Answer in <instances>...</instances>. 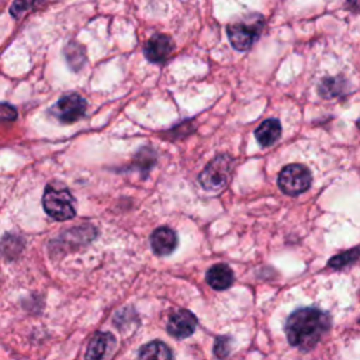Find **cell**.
<instances>
[{
  "label": "cell",
  "mask_w": 360,
  "mask_h": 360,
  "mask_svg": "<svg viewBox=\"0 0 360 360\" xmlns=\"http://www.w3.org/2000/svg\"><path fill=\"white\" fill-rule=\"evenodd\" d=\"M330 328L329 314L318 308H300L285 322V335L291 346L312 349Z\"/></svg>",
  "instance_id": "cell-1"
},
{
  "label": "cell",
  "mask_w": 360,
  "mask_h": 360,
  "mask_svg": "<svg viewBox=\"0 0 360 360\" xmlns=\"http://www.w3.org/2000/svg\"><path fill=\"white\" fill-rule=\"evenodd\" d=\"M264 20L262 15H248L228 24L226 32L232 46L238 51L249 49L260 37Z\"/></svg>",
  "instance_id": "cell-2"
},
{
  "label": "cell",
  "mask_w": 360,
  "mask_h": 360,
  "mask_svg": "<svg viewBox=\"0 0 360 360\" xmlns=\"http://www.w3.org/2000/svg\"><path fill=\"white\" fill-rule=\"evenodd\" d=\"M42 207L45 212L58 221H66L76 215L75 200L66 188L48 186L44 191Z\"/></svg>",
  "instance_id": "cell-3"
},
{
  "label": "cell",
  "mask_w": 360,
  "mask_h": 360,
  "mask_svg": "<svg viewBox=\"0 0 360 360\" xmlns=\"http://www.w3.org/2000/svg\"><path fill=\"white\" fill-rule=\"evenodd\" d=\"M311 172L300 163H292L283 167L277 179L280 190L288 195H297L307 191L311 186Z\"/></svg>",
  "instance_id": "cell-4"
},
{
  "label": "cell",
  "mask_w": 360,
  "mask_h": 360,
  "mask_svg": "<svg viewBox=\"0 0 360 360\" xmlns=\"http://www.w3.org/2000/svg\"><path fill=\"white\" fill-rule=\"evenodd\" d=\"M231 166H232V159L229 156L219 155L214 158L205 166V169L200 173L198 176L200 184L208 191L221 190L228 181Z\"/></svg>",
  "instance_id": "cell-5"
},
{
  "label": "cell",
  "mask_w": 360,
  "mask_h": 360,
  "mask_svg": "<svg viewBox=\"0 0 360 360\" xmlns=\"http://www.w3.org/2000/svg\"><path fill=\"white\" fill-rule=\"evenodd\" d=\"M87 103L77 93L62 96L52 108V114L63 124H72L80 120L86 112Z\"/></svg>",
  "instance_id": "cell-6"
},
{
  "label": "cell",
  "mask_w": 360,
  "mask_h": 360,
  "mask_svg": "<svg viewBox=\"0 0 360 360\" xmlns=\"http://www.w3.org/2000/svg\"><path fill=\"white\" fill-rule=\"evenodd\" d=\"M174 51L173 39L166 34H155L145 42V56L152 63H163Z\"/></svg>",
  "instance_id": "cell-7"
},
{
  "label": "cell",
  "mask_w": 360,
  "mask_h": 360,
  "mask_svg": "<svg viewBox=\"0 0 360 360\" xmlns=\"http://www.w3.org/2000/svg\"><path fill=\"white\" fill-rule=\"evenodd\" d=\"M197 326V318L187 309H179L169 316L167 332L176 339L188 338Z\"/></svg>",
  "instance_id": "cell-8"
},
{
  "label": "cell",
  "mask_w": 360,
  "mask_h": 360,
  "mask_svg": "<svg viewBox=\"0 0 360 360\" xmlns=\"http://www.w3.org/2000/svg\"><path fill=\"white\" fill-rule=\"evenodd\" d=\"M150 245L156 255L159 256L170 255L177 246V235L173 229L167 226H160L153 231L150 236Z\"/></svg>",
  "instance_id": "cell-9"
},
{
  "label": "cell",
  "mask_w": 360,
  "mask_h": 360,
  "mask_svg": "<svg viewBox=\"0 0 360 360\" xmlns=\"http://www.w3.org/2000/svg\"><path fill=\"white\" fill-rule=\"evenodd\" d=\"M207 283L214 290H226L233 283V271L228 264L219 263L207 271Z\"/></svg>",
  "instance_id": "cell-10"
},
{
  "label": "cell",
  "mask_w": 360,
  "mask_h": 360,
  "mask_svg": "<svg viewBox=\"0 0 360 360\" xmlns=\"http://www.w3.org/2000/svg\"><path fill=\"white\" fill-rule=\"evenodd\" d=\"M111 342H114V338L110 333L97 332L87 346L84 360H104Z\"/></svg>",
  "instance_id": "cell-11"
},
{
  "label": "cell",
  "mask_w": 360,
  "mask_h": 360,
  "mask_svg": "<svg viewBox=\"0 0 360 360\" xmlns=\"http://www.w3.org/2000/svg\"><path fill=\"white\" fill-rule=\"evenodd\" d=\"M281 135V124L276 118L263 121L255 131V136L262 146L273 145Z\"/></svg>",
  "instance_id": "cell-12"
},
{
  "label": "cell",
  "mask_w": 360,
  "mask_h": 360,
  "mask_svg": "<svg viewBox=\"0 0 360 360\" xmlns=\"http://www.w3.org/2000/svg\"><path fill=\"white\" fill-rule=\"evenodd\" d=\"M138 360H173L172 350L160 340H153L141 347Z\"/></svg>",
  "instance_id": "cell-13"
},
{
  "label": "cell",
  "mask_w": 360,
  "mask_h": 360,
  "mask_svg": "<svg viewBox=\"0 0 360 360\" xmlns=\"http://www.w3.org/2000/svg\"><path fill=\"white\" fill-rule=\"evenodd\" d=\"M65 55H66L68 63L70 65V68H72L73 70H79V69L82 68V65L84 63V60H86L83 48H82L79 44H75V42H70V44L66 46Z\"/></svg>",
  "instance_id": "cell-14"
},
{
  "label": "cell",
  "mask_w": 360,
  "mask_h": 360,
  "mask_svg": "<svg viewBox=\"0 0 360 360\" xmlns=\"http://www.w3.org/2000/svg\"><path fill=\"white\" fill-rule=\"evenodd\" d=\"M45 0H14V3L10 7V13H11L13 17L20 18L22 14H25L27 11L38 7Z\"/></svg>",
  "instance_id": "cell-15"
},
{
  "label": "cell",
  "mask_w": 360,
  "mask_h": 360,
  "mask_svg": "<svg viewBox=\"0 0 360 360\" xmlns=\"http://www.w3.org/2000/svg\"><path fill=\"white\" fill-rule=\"evenodd\" d=\"M357 260V249H352L349 252H343L338 256H333L330 260H329V266L333 267V269H342L353 262Z\"/></svg>",
  "instance_id": "cell-16"
},
{
  "label": "cell",
  "mask_w": 360,
  "mask_h": 360,
  "mask_svg": "<svg viewBox=\"0 0 360 360\" xmlns=\"http://www.w3.org/2000/svg\"><path fill=\"white\" fill-rule=\"evenodd\" d=\"M231 342L229 336H218L214 343V354L221 360L226 359L231 353Z\"/></svg>",
  "instance_id": "cell-17"
},
{
  "label": "cell",
  "mask_w": 360,
  "mask_h": 360,
  "mask_svg": "<svg viewBox=\"0 0 360 360\" xmlns=\"http://www.w3.org/2000/svg\"><path fill=\"white\" fill-rule=\"evenodd\" d=\"M15 118H17V110L7 103H0V122L14 121Z\"/></svg>",
  "instance_id": "cell-18"
},
{
  "label": "cell",
  "mask_w": 360,
  "mask_h": 360,
  "mask_svg": "<svg viewBox=\"0 0 360 360\" xmlns=\"http://www.w3.org/2000/svg\"><path fill=\"white\" fill-rule=\"evenodd\" d=\"M349 3H352V4H356L357 3V0H347Z\"/></svg>",
  "instance_id": "cell-19"
}]
</instances>
